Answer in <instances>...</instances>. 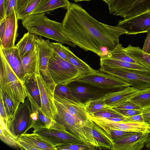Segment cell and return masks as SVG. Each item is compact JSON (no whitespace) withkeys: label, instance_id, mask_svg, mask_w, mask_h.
Returning <instances> with one entry per match:
<instances>
[{"label":"cell","instance_id":"cell-1","mask_svg":"<svg viewBox=\"0 0 150 150\" xmlns=\"http://www.w3.org/2000/svg\"><path fill=\"white\" fill-rule=\"evenodd\" d=\"M62 22V32L76 46L91 51L101 57L103 49L113 50L119 44V37L127 34L126 30L117 25L102 23L82 7L69 2Z\"/></svg>","mask_w":150,"mask_h":150},{"label":"cell","instance_id":"cell-2","mask_svg":"<svg viewBox=\"0 0 150 150\" xmlns=\"http://www.w3.org/2000/svg\"><path fill=\"white\" fill-rule=\"evenodd\" d=\"M45 13L32 14L22 20L23 26L28 32L53 40L73 47L76 45L69 41L62 32V23L48 18Z\"/></svg>","mask_w":150,"mask_h":150},{"label":"cell","instance_id":"cell-3","mask_svg":"<svg viewBox=\"0 0 150 150\" xmlns=\"http://www.w3.org/2000/svg\"><path fill=\"white\" fill-rule=\"evenodd\" d=\"M0 89L12 100L17 109L27 96L24 83L18 77L6 59L0 48Z\"/></svg>","mask_w":150,"mask_h":150},{"label":"cell","instance_id":"cell-4","mask_svg":"<svg viewBox=\"0 0 150 150\" xmlns=\"http://www.w3.org/2000/svg\"><path fill=\"white\" fill-rule=\"evenodd\" d=\"M54 100L56 108L55 120L84 143L99 147L90 132L93 122L88 124L79 120L69 113L64 105L54 97Z\"/></svg>","mask_w":150,"mask_h":150},{"label":"cell","instance_id":"cell-5","mask_svg":"<svg viewBox=\"0 0 150 150\" xmlns=\"http://www.w3.org/2000/svg\"><path fill=\"white\" fill-rule=\"evenodd\" d=\"M67 85L74 97L79 102L84 104L90 100L104 97L108 93L124 89L105 87L77 79Z\"/></svg>","mask_w":150,"mask_h":150},{"label":"cell","instance_id":"cell-6","mask_svg":"<svg viewBox=\"0 0 150 150\" xmlns=\"http://www.w3.org/2000/svg\"><path fill=\"white\" fill-rule=\"evenodd\" d=\"M48 69L52 79L56 85L67 84L84 75L54 52L50 60Z\"/></svg>","mask_w":150,"mask_h":150},{"label":"cell","instance_id":"cell-7","mask_svg":"<svg viewBox=\"0 0 150 150\" xmlns=\"http://www.w3.org/2000/svg\"><path fill=\"white\" fill-rule=\"evenodd\" d=\"M32 112L31 104L27 97L24 102L19 105L14 114L8 118L7 129L17 138L30 129Z\"/></svg>","mask_w":150,"mask_h":150},{"label":"cell","instance_id":"cell-8","mask_svg":"<svg viewBox=\"0 0 150 150\" xmlns=\"http://www.w3.org/2000/svg\"><path fill=\"white\" fill-rule=\"evenodd\" d=\"M99 70L125 80L131 84L137 91L150 88V74L140 71L129 69L101 67Z\"/></svg>","mask_w":150,"mask_h":150},{"label":"cell","instance_id":"cell-9","mask_svg":"<svg viewBox=\"0 0 150 150\" xmlns=\"http://www.w3.org/2000/svg\"><path fill=\"white\" fill-rule=\"evenodd\" d=\"M33 132L38 134L56 147L63 144L85 143L57 122L49 128H40L34 130Z\"/></svg>","mask_w":150,"mask_h":150},{"label":"cell","instance_id":"cell-10","mask_svg":"<svg viewBox=\"0 0 150 150\" xmlns=\"http://www.w3.org/2000/svg\"><path fill=\"white\" fill-rule=\"evenodd\" d=\"M37 40L39 54L40 73L49 89L54 94L56 84L52 79L48 69L49 61L54 51L50 45L49 39L45 40L40 37H37Z\"/></svg>","mask_w":150,"mask_h":150},{"label":"cell","instance_id":"cell-11","mask_svg":"<svg viewBox=\"0 0 150 150\" xmlns=\"http://www.w3.org/2000/svg\"><path fill=\"white\" fill-rule=\"evenodd\" d=\"M79 81L91 83L105 87L124 88L131 86L128 82L112 75L99 70L83 75L78 77Z\"/></svg>","mask_w":150,"mask_h":150},{"label":"cell","instance_id":"cell-12","mask_svg":"<svg viewBox=\"0 0 150 150\" xmlns=\"http://www.w3.org/2000/svg\"><path fill=\"white\" fill-rule=\"evenodd\" d=\"M91 119L99 127L135 132L150 133V126L144 122H115L107 118L91 116Z\"/></svg>","mask_w":150,"mask_h":150},{"label":"cell","instance_id":"cell-13","mask_svg":"<svg viewBox=\"0 0 150 150\" xmlns=\"http://www.w3.org/2000/svg\"><path fill=\"white\" fill-rule=\"evenodd\" d=\"M117 25L126 30L128 35L146 33L150 27V9L134 17L120 20Z\"/></svg>","mask_w":150,"mask_h":150},{"label":"cell","instance_id":"cell-14","mask_svg":"<svg viewBox=\"0 0 150 150\" xmlns=\"http://www.w3.org/2000/svg\"><path fill=\"white\" fill-rule=\"evenodd\" d=\"M36 77L40 92L42 110L47 117L54 120L56 108L54 94L49 89L40 74L36 75Z\"/></svg>","mask_w":150,"mask_h":150},{"label":"cell","instance_id":"cell-15","mask_svg":"<svg viewBox=\"0 0 150 150\" xmlns=\"http://www.w3.org/2000/svg\"><path fill=\"white\" fill-rule=\"evenodd\" d=\"M148 132H135L114 142L111 150H141L145 145Z\"/></svg>","mask_w":150,"mask_h":150},{"label":"cell","instance_id":"cell-16","mask_svg":"<svg viewBox=\"0 0 150 150\" xmlns=\"http://www.w3.org/2000/svg\"><path fill=\"white\" fill-rule=\"evenodd\" d=\"M6 25L4 34L0 41V47L9 48L15 46V43L18 35V21L14 11L5 17Z\"/></svg>","mask_w":150,"mask_h":150},{"label":"cell","instance_id":"cell-17","mask_svg":"<svg viewBox=\"0 0 150 150\" xmlns=\"http://www.w3.org/2000/svg\"><path fill=\"white\" fill-rule=\"evenodd\" d=\"M27 94V97L31 104L32 111L30 129L32 128L34 130H35L42 128H49L54 125L56 122L44 114L41 107L36 103L28 91Z\"/></svg>","mask_w":150,"mask_h":150},{"label":"cell","instance_id":"cell-18","mask_svg":"<svg viewBox=\"0 0 150 150\" xmlns=\"http://www.w3.org/2000/svg\"><path fill=\"white\" fill-rule=\"evenodd\" d=\"M54 97L62 103L69 113L78 119L88 124L92 122L88 117L85 104L76 102L55 93L54 94Z\"/></svg>","mask_w":150,"mask_h":150},{"label":"cell","instance_id":"cell-19","mask_svg":"<svg viewBox=\"0 0 150 150\" xmlns=\"http://www.w3.org/2000/svg\"><path fill=\"white\" fill-rule=\"evenodd\" d=\"M21 60L22 69L26 80L30 76L40 74L39 54L37 41L30 52L21 58Z\"/></svg>","mask_w":150,"mask_h":150},{"label":"cell","instance_id":"cell-20","mask_svg":"<svg viewBox=\"0 0 150 150\" xmlns=\"http://www.w3.org/2000/svg\"><path fill=\"white\" fill-rule=\"evenodd\" d=\"M137 91L131 86L119 91L111 92L104 97L106 103L112 108L116 107L128 100Z\"/></svg>","mask_w":150,"mask_h":150},{"label":"cell","instance_id":"cell-21","mask_svg":"<svg viewBox=\"0 0 150 150\" xmlns=\"http://www.w3.org/2000/svg\"><path fill=\"white\" fill-rule=\"evenodd\" d=\"M100 65L117 69H132L149 73L146 67L137 63H131L114 59L108 57L106 55L100 57Z\"/></svg>","mask_w":150,"mask_h":150},{"label":"cell","instance_id":"cell-22","mask_svg":"<svg viewBox=\"0 0 150 150\" xmlns=\"http://www.w3.org/2000/svg\"><path fill=\"white\" fill-rule=\"evenodd\" d=\"M0 48L15 73L20 79L24 82L26 79L22 69L21 58L15 46L9 48Z\"/></svg>","mask_w":150,"mask_h":150},{"label":"cell","instance_id":"cell-23","mask_svg":"<svg viewBox=\"0 0 150 150\" xmlns=\"http://www.w3.org/2000/svg\"><path fill=\"white\" fill-rule=\"evenodd\" d=\"M37 36L28 32L18 41L15 47L21 58L28 55L32 51L37 42Z\"/></svg>","mask_w":150,"mask_h":150},{"label":"cell","instance_id":"cell-24","mask_svg":"<svg viewBox=\"0 0 150 150\" xmlns=\"http://www.w3.org/2000/svg\"><path fill=\"white\" fill-rule=\"evenodd\" d=\"M18 139L29 143L36 148L38 150H57L55 146L35 133L23 134L18 137Z\"/></svg>","mask_w":150,"mask_h":150},{"label":"cell","instance_id":"cell-25","mask_svg":"<svg viewBox=\"0 0 150 150\" xmlns=\"http://www.w3.org/2000/svg\"><path fill=\"white\" fill-rule=\"evenodd\" d=\"M69 2L68 0H42L37 6L32 14H50L51 11L60 8L67 9Z\"/></svg>","mask_w":150,"mask_h":150},{"label":"cell","instance_id":"cell-26","mask_svg":"<svg viewBox=\"0 0 150 150\" xmlns=\"http://www.w3.org/2000/svg\"><path fill=\"white\" fill-rule=\"evenodd\" d=\"M42 0H17L15 12L18 19L23 20L32 14Z\"/></svg>","mask_w":150,"mask_h":150},{"label":"cell","instance_id":"cell-27","mask_svg":"<svg viewBox=\"0 0 150 150\" xmlns=\"http://www.w3.org/2000/svg\"><path fill=\"white\" fill-rule=\"evenodd\" d=\"M125 49L127 54L136 62L146 68L150 74V54L144 52L138 47L130 45Z\"/></svg>","mask_w":150,"mask_h":150},{"label":"cell","instance_id":"cell-28","mask_svg":"<svg viewBox=\"0 0 150 150\" xmlns=\"http://www.w3.org/2000/svg\"><path fill=\"white\" fill-rule=\"evenodd\" d=\"M137 0H111L108 5L109 13L124 18Z\"/></svg>","mask_w":150,"mask_h":150},{"label":"cell","instance_id":"cell-29","mask_svg":"<svg viewBox=\"0 0 150 150\" xmlns=\"http://www.w3.org/2000/svg\"><path fill=\"white\" fill-rule=\"evenodd\" d=\"M93 122L90 132L98 146L102 148L110 149L114 144L113 141L98 125Z\"/></svg>","mask_w":150,"mask_h":150},{"label":"cell","instance_id":"cell-30","mask_svg":"<svg viewBox=\"0 0 150 150\" xmlns=\"http://www.w3.org/2000/svg\"><path fill=\"white\" fill-rule=\"evenodd\" d=\"M62 49L67 57L68 62L84 74L94 72L96 71L77 57L69 47L62 45Z\"/></svg>","mask_w":150,"mask_h":150},{"label":"cell","instance_id":"cell-31","mask_svg":"<svg viewBox=\"0 0 150 150\" xmlns=\"http://www.w3.org/2000/svg\"><path fill=\"white\" fill-rule=\"evenodd\" d=\"M0 129V139L4 142L11 147L21 149L18 143V139L8 131L6 124L1 117Z\"/></svg>","mask_w":150,"mask_h":150},{"label":"cell","instance_id":"cell-32","mask_svg":"<svg viewBox=\"0 0 150 150\" xmlns=\"http://www.w3.org/2000/svg\"><path fill=\"white\" fill-rule=\"evenodd\" d=\"M27 91L40 107L41 100L40 92L36 76L28 77L24 82Z\"/></svg>","mask_w":150,"mask_h":150},{"label":"cell","instance_id":"cell-33","mask_svg":"<svg viewBox=\"0 0 150 150\" xmlns=\"http://www.w3.org/2000/svg\"><path fill=\"white\" fill-rule=\"evenodd\" d=\"M85 104L86 111L89 114L101 111H111L112 109V107L105 103L104 97L90 100Z\"/></svg>","mask_w":150,"mask_h":150},{"label":"cell","instance_id":"cell-34","mask_svg":"<svg viewBox=\"0 0 150 150\" xmlns=\"http://www.w3.org/2000/svg\"><path fill=\"white\" fill-rule=\"evenodd\" d=\"M108 57L117 60L131 63H137L126 52L125 47L120 43L111 51L108 52Z\"/></svg>","mask_w":150,"mask_h":150},{"label":"cell","instance_id":"cell-35","mask_svg":"<svg viewBox=\"0 0 150 150\" xmlns=\"http://www.w3.org/2000/svg\"><path fill=\"white\" fill-rule=\"evenodd\" d=\"M150 9V0H137L127 12L124 18H131Z\"/></svg>","mask_w":150,"mask_h":150},{"label":"cell","instance_id":"cell-36","mask_svg":"<svg viewBox=\"0 0 150 150\" xmlns=\"http://www.w3.org/2000/svg\"><path fill=\"white\" fill-rule=\"evenodd\" d=\"M129 100L142 108L150 105V88L137 91Z\"/></svg>","mask_w":150,"mask_h":150},{"label":"cell","instance_id":"cell-37","mask_svg":"<svg viewBox=\"0 0 150 150\" xmlns=\"http://www.w3.org/2000/svg\"><path fill=\"white\" fill-rule=\"evenodd\" d=\"M57 150H95L102 149L92 145L82 144H68L60 145L56 147Z\"/></svg>","mask_w":150,"mask_h":150},{"label":"cell","instance_id":"cell-38","mask_svg":"<svg viewBox=\"0 0 150 150\" xmlns=\"http://www.w3.org/2000/svg\"><path fill=\"white\" fill-rule=\"evenodd\" d=\"M99 127L113 140L114 142L135 132Z\"/></svg>","mask_w":150,"mask_h":150},{"label":"cell","instance_id":"cell-39","mask_svg":"<svg viewBox=\"0 0 150 150\" xmlns=\"http://www.w3.org/2000/svg\"><path fill=\"white\" fill-rule=\"evenodd\" d=\"M0 96L2 98L8 118L12 116L17 110L11 99L4 92L0 89Z\"/></svg>","mask_w":150,"mask_h":150},{"label":"cell","instance_id":"cell-40","mask_svg":"<svg viewBox=\"0 0 150 150\" xmlns=\"http://www.w3.org/2000/svg\"><path fill=\"white\" fill-rule=\"evenodd\" d=\"M54 93L64 97L76 102L80 103L73 96L67 84L56 85L54 89Z\"/></svg>","mask_w":150,"mask_h":150},{"label":"cell","instance_id":"cell-41","mask_svg":"<svg viewBox=\"0 0 150 150\" xmlns=\"http://www.w3.org/2000/svg\"><path fill=\"white\" fill-rule=\"evenodd\" d=\"M89 114L93 116L105 118L124 117L122 115L116 112L109 110L101 111Z\"/></svg>","mask_w":150,"mask_h":150},{"label":"cell","instance_id":"cell-42","mask_svg":"<svg viewBox=\"0 0 150 150\" xmlns=\"http://www.w3.org/2000/svg\"><path fill=\"white\" fill-rule=\"evenodd\" d=\"M111 111H114L122 115L124 117H129L139 114L141 110H128L112 108Z\"/></svg>","mask_w":150,"mask_h":150},{"label":"cell","instance_id":"cell-43","mask_svg":"<svg viewBox=\"0 0 150 150\" xmlns=\"http://www.w3.org/2000/svg\"><path fill=\"white\" fill-rule=\"evenodd\" d=\"M50 44L54 52L61 58L68 62L67 57L63 50L62 44L59 42H50Z\"/></svg>","mask_w":150,"mask_h":150},{"label":"cell","instance_id":"cell-44","mask_svg":"<svg viewBox=\"0 0 150 150\" xmlns=\"http://www.w3.org/2000/svg\"><path fill=\"white\" fill-rule=\"evenodd\" d=\"M17 0H4L6 16L15 11Z\"/></svg>","mask_w":150,"mask_h":150},{"label":"cell","instance_id":"cell-45","mask_svg":"<svg viewBox=\"0 0 150 150\" xmlns=\"http://www.w3.org/2000/svg\"><path fill=\"white\" fill-rule=\"evenodd\" d=\"M118 108L128 110H142V108L140 105L127 100L117 107Z\"/></svg>","mask_w":150,"mask_h":150},{"label":"cell","instance_id":"cell-46","mask_svg":"<svg viewBox=\"0 0 150 150\" xmlns=\"http://www.w3.org/2000/svg\"><path fill=\"white\" fill-rule=\"evenodd\" d=\"M144 122L150 126V105L142 108L141 113Z\"/></svg>","mask_w":150,"mask_h":150},{"label":"cell","instance_id":"cell-47","mask_svg":"<svg viewBox=\"0 0 150 150\" xmlns=\"http://www.w3.org/2000/svg\"><path fill=\"white\" fill-rule=\"evenodd\" d=\"M124 122H144V119L141 114L129 117H125Z\"/></svg>","mask_w":150,"mask_h":150},{"label":"cell","instance_id":"cell-48","mask_svg":"<svg viewBox=\"0 0 150 150\" xmlns=\"http://www.w3.org/2000/svg\"><path fill=\"white\" fill-rule=\"evenodd\" d=\"M147 36L142 48L144 52L150 54V27L147 29Z\"/></svg>","mask_w":150,"mask_h":150},{"label":"cell","instance_id":"cell-49","mask_svg":"<svg viewBox=\"0 0 150 150\" xmlns=\"http://www.w3.org/2000/svg\"><path fill=\"white\" fill-rule=\"evenodd\" d=\"M0 97V117L2 118L5 121L7 125L8 122V117L5 110V109L2 97Z\"/></svg>","mask_w":150,"mask_h":150},{"label":"cell","instance_id":"cell-50","mask_svg":"<svg viewBox=\"0 0 150 150\" xmlns=\"http://www.w3.org/2000/svg\"><path fill=\"white\" fill-rule=\"evenodd\" d=\"M4 0H0V20L6 17Z\"/></svg>","mask_w":150,"mask_h":150},{"label":"cell","instance_id":"cell-51","mask_svg":"<svg viewBox=\"0 0 150 150\" xmlns=\"http://www.w3.org/2000/svg\"><path fill=\"white\" fill-rule=\"evenodd\" d=\"M107 119L115 122H124L125 117H116Z\"/></svg>","mask_w":150,"mask_h":150},{"label":"cell","instance_id":"cell-52","mask_svg":"<svg viewBox=\"0 0 150 150\" xmlns=\"http://www.w3.org/2000/svg\"><path fill=\"white\" fill-rule=\"evenodd\" d=\"M145 145L147 149L150 148V133H149L148 137L145 142Z\"/></svg>","mask_w":150,"mask_h":150},{"label":"cell","instance_id":"cell-53","mask_svg":"<svg viewBox=\"0 0 150 150\" xmlns=\"http://www.w3.org/2000/svg\"><path fill=\"white\" fill-rule=\"evenodd\" d=\"M76 2H81L82 1H89L91 0H72Z\"/></svg>","mask_w":150,"mask_h":150},{"label":"cell","instance_id":"cell-54","mask_svg":"<svg viewBox=\"0 0 150 150\" xmlns=\"http://www.w3.org/2000/svg\"><path fill=\"white\" fill-rule=\"evenodd\" d=\"M103 0L105 2H106L108 5L109 4L110 1H111V0Z\"/></svg>","mask_w":150,"mask_h":150}]
</instances>
